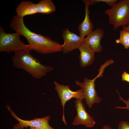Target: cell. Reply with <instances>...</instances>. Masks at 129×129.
Wrapping results in <instances>:
<instances>
[{"instance_id":"277c9868","label":"cell","mask_w":129,"mask_h":129,"mask_svg":"<svg viewBox=\"0 0 129 129\" xmlns=\"http://www.w3.org/2000/svg\"><path fill=\"white\" fill-rule=\"evenodd\" d=\"M20 34L17 32L7 33L0 26V52L10 53L12 51L29 48L21 40Z\"/></svg>"},{"instance_id":"ac0fdd59","label":"cell","mask_w":129,"mask_h":129,"mask_svg":"<svg viewBox=\"0 0 129 129\" xmlns=\"http://www.w3.org/2000/svg\"><path fill=\"white\" fill-rule=\"evenodd\" d=\"M119 129H129V123L125 121H121L119 124Z\"/></svg>"},{"instance_id":"8fae6325","label":"cell","mask_w":129,"mask_h":129,"mask_svg":"<svg viewBox=\"0 0 129 129\" xmlns=\"http://www.w3.org/2000/svg\"><path fill=\"white\" fill-rule=\"evenodd\" d=\"M78 49L80 52L79 57L80 66L84 68L91 65L94 61L95 52L84 42Z\"/></svg>"},{"instance_id":"7a4b0ae2","label":"cell","mask_w":129,"mask_h":129,"mask_svg":"<svg viewBox=\"0 0 129 129\" xmlns=\"http://www.w3.org/2000/svg\"><path fill=\"white\" fill-rule=\"evenodd\" d=\"M29 48L14 52L12 60L14 66L24 70L35 78L40 79L53 70V67L44 65L31 54Z\"/></svg>"},{"instance_id":"ba28073f","label":"cell","mask_w":129,"mask_h":129,"mask_svg":"<svg viewBox=\"0 0 129 129\" xmlns=\"http://www.w3.org/2000/svg\"><path fill=\"white\" fill-rule=\"evenodd\" d=\"M75 104L77 114L74 119L73 124L75 126L82 124L88 128L93 126L96 122L93 118L86 111L82 100L76 99Z\"/></svg>"},{"instance_id":"30bf717a","label":"cell","mask_w":129,"mask_h":129,"mask_svg":"<svg viewBox=\"0 0 129 129\" xmlns=\"http://www.w3.org/2000/svg\"><path fill=\"white\" fill-rule=\"evenodd\" d=\"M104 33L103 28H97L85 38L84 43L95 52H101L102 51L103 48L100 43Z\"/></svg>"},{"instance_id":"7c38bea8","label":"cell","mask_w":129,"mask_h":129,"mask_svg":"<svg viewBox=\"0 0 129 129\" xmlns=\"http://www.w3.org/2000/svg\"><path fill=\"white\" fill-rule=\"evenodd\" d=\"M82 1L85 5V16L84 21L79 25L78 29L79 36L85 38L92 31L93 25L90 17V11L89 9L90 5L87 0Z\"/></svg>"},{"instance_id":"5b68a950","label":"cell","mask_w":129,"mask_h":129,"mask_svg":"<svg viewBox=\"0 0 129 129\" xmlns=\"http://www.w3.org/2000/svg\"><path fill=\"white\" fill-rule=\"evenodd\" d=\"M101 77L99 74L92 79H90L86 77L84 79L83 82H81L78 80L75 81V84L79 86L82 90L84 99L86 105L90 108L95 103H99L102 99L98 96L95 89V81L98 78Z\"/></svg>"},{"instance_id":"d6986e66","label":"cell","mask_w":129,"mask_h":129,"mask_svg":"<svg viewBox=\"0 0 129 129\" xmlns=\"http://www.w3.org/2000/svg\"><path fill=\"white\" fill-rule=\"evenodd\" d=\"M122 80L129 82V74L125 71L123 72L122 75Z\"/></svg>"},{"instance_id":"ffe728a7","label":"cell","mask_w":129,"mask_h":129,"mask_svg":"<svg viewBox=\"0 0 129 129\" xmlns=\"http://www.w3.org/2000/svg\"><path fill=\"white\" fill-rule=\"evenodd\" d=\"M24 127L20 124L18 123L15 124L12 129H24Z\"/></svg>"},{"instance_id":"9a60e30c","label":"cell","mask_w":129,"mask_h":129,"mask_svg":"<svg viewBox=\"0 0 129 129\" xmlns=\"http://www.w3.org/2000/svg\"><path fill=\"white\" fill-rule=\"evenodd\" d=\"M117 43H120L126 49L129 48V32L122 29L120 31V37L116 40Z\"/></svg>"},{"instance_id":"603a6c76","label":"cell","mask_w":129,"mask_h":129,"mask_svg":"<svg viewBox=\"0 0 129 129\" xmlns=\"http://www.w3.org/2000/svg\"><path fill=\"white\" fill-rule=\"evenodd\" d=\"M30 129H40L38 128H35L31 127H30Z\"/></svg>"},{"instance_id":"44dd1931","label":"cell","mask_w":129,"mask_h":129,"mask_svg":"<svg viewBox=\"0 0 129 129\" xmlns=\"http://www.w3.org/2000/svg\"><path fill=\"white\" fill-rule=\"evenodd\" d=\"M101 129H112V128L108 125H104Z\"/></svg>"},{"instance_id":"4fadbf2b","label":"cell","mask_w":129,"mask_h":129,"mask_svg":"<svg viewBox=\"0 0 129 129\" xmlns=\"http://www.w3.org/2000/svg\"><path fill=\"white\" fill-rule=\"evenodd\" d=\"M16 11L17 15L23 17L38 13L37 4L27 1H22L17 5Z\"/></svg>"},{"instance_id":"9c48e42d","label":"cell","mask_w":129,"mask_h":129,"mask_svg":"<svg viewBox=\"0 0 129 129\" xmlns=\"http://www.w3.org/2000/svg\"><path fill=\"white\" fill-rule=\"evenodd\" d=\"M6 108L12 116L25 128H27L30 127L40 129H55L51 127L49 124V121L51 118L49 115L42 118H36L31 120H25L18 117L9 106H7Z\"/></svg>"},{"instance_id":"e0dca14e","label":"cell","mask_w":129,"mask_h":129,"mask_svg":"<svg viewBox=\"0 0 129 129\" xmlns=\"http://www.w3.org/2000/svg\"><path fill=\"white\" fill-rule=\"evenodd\" d=\"M117 91L119 95V100L123 102L126 105V106L125 107L117 106L115 107L114 108L116 109H126L129 110V98H128L127 100H124L118 92V91L117 90Z\"/></svg>"},{"instance_id":"5bb4252c","label":"cell","mask_w":129,"mask_h":129,"mask_svg":"<svg viewBox=\"0 0 129 129\" xmlns=\"http://www.w3.org/2000/svg\"><path fill=\"white\" fill-rule=\"evenodd\" d=\"M37 4L38 13L48 14L54 12L56 10L55 6L51 0H42Z\"/></svg>"},{"instance_id":"3957f363","label":"cell","mask_w":129,"mask_h":129,"mask_svg":"<svg viewBox=\"0 0 129 129\" xmlns=\"http://www.w3.org/2000/svg\"><path fill=\"white\" fill-rule=\"evenodd\" d=\"M104 13L108 16L109 23L113 26L114 30L120 26L129 25V0L117 1Z\"/></svg>"},{"instance_id":"52a82bcc","label":"cell","mask_w":129,"mask_h":129,"mask_svg":"<svg viewBox=\"0 0 129 129\" xmlns=\"http://www.w3.org/2000/svg\"><path fill=\"white\" fill-rule=\"evenodd\" d=\"M61 35L64 40V43L61 45V51L64 54L78 49L84 42L85 38L71 32L67 28L63 30Z\"/></svg>"},{"instance_id":"2e32d148","label":"cell","mask_w":129,"mask_h":129,"mask_svg":"<svg viewBox=\"0 0 129 129\" xmlns=\"http://www.w3.org/2000/svg\"><path fill=\"white\" fill-rule=\"evenodd\" d=\"M90 5H91L97 3L104 2L112 7L117 1V0H87Z\"/></svg>"},{"instance_id":"7402d4cb","label":"cell","mask_w":129,"mask_h":129,"mask_svg":"<svg viewBox=\"0 0 129 129\" xmlns=\"http://www.w3.org/2000/svg\"><path fill=\"white\" fill-rule=\"evenodd\" d=\"M122 29L129 32V25L127 26H124L122 27Z\"/></svg>"},{"instance_id":"6da1fadb","label":"cell","mask_w":129,"mask_h":129,"mask_svg":"<svg viewBox=\"0 0 129 129\" xmlns=\"http://www.w3.org/2000/svg\"><path fill=\"white\" fill-rule=\"evenodd\" d=\"M23 18L16 14L13 17L10 26L13 30L26 38L31 50L44 54L61 51V45L59 43L48 37L36 34L27 28L24 24Z\"/></svg>"},{"instance_id":"8992f818","label":"cell","mask_w":129,"mask_h":129,"mask_svg":"<svg viewBox=\"0 0 129 129\" xmlns=\"http://www.w3.org/2000/svg\"><path fill=\"white\" fill-rule=\"evenodd\" d=\"M54 83L55 86V89L60 98L61 105L62 106L63 114L62 120L64 124L66 125L67 123L64 114V106L66 103L73 98L76 99H81L83 101L84 99V94L81 89L76 91H73L70 90L68 85L60 84L55 81H54Z\"/></svg>"}]
</instances>
